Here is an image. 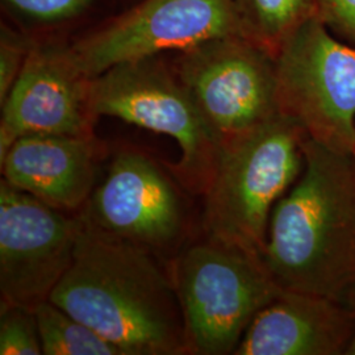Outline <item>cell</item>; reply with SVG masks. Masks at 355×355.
I'll return each mask as SVG.
<instances>
[{"instance_id": "cell-1", "label": "cell", "mask_w": 355, "mask_h": 355, "mask_svg": "<svg viewBox=\"0 0 355 355\" xmlns=\"http://www.w3.org/2000/svg\"><path fill=\"white\" fill-rule=\"evenodd\" d=\"M49 300L124 355L189 354L168 261L85 221L73 265Z\"/></svg>"}, {"instance_id": "cell-2", "label": "cell", "mask_w": 355, "mask_h": 355, "mask_svg": "<svg viewBox=\"0 0 355 355\" xmlns=\"http://www.w3.org/2000/svg\"><path fill=\"white\" fill-rule=\"evenodd\" d=\"M304 154L303 173L272 209L263 262L282 291L355 313V155L308 136Z\"/></svg>"}, {"instance_id": "cell-3", "label": "cell", "mask_w": 355, "mask_h": 355, "mask_svg": "<svg viewBox=\"0 0 355 355\" xmlns=\"http://www.w3.org/2000/svg\"><path fill=\"white\" fill-rule=\"evenodd\" d=\"M304 129L277 114L221 144L215 178L204 193V237L263 258L272 209L303 173Z\"/></svg>"}, {"instance_id": "cell-4", "label": "cell", "mask_w": 355, "mask_h": 355, "mask_svg": "<svg viewBox=\"0 0 355 355\" xmlns=\"http://www.w3.org/2000/svg\"><path fill=\"white\" fill-rule=\"evenodd\" d=\"M96 119L116 117L177 141L180 157L170 170L192 196H204L220 159L221 142L173 64L161 55L116 64L89 80Z\"/></svg>"}, {"instance_id": "cell-5", "label": "cell", "mask_w": 355, "mask_h": 355, "mask_svg": "<svg viewBox=\"0 0 355 355\" xmlns=\"http://www.w3.org/2000/svg\"><path fill=\"white\" fill-rule=\"evenodd\" d=\"M192 355L234 354L258 312L279 295L263 258L204 237L168 261Z\"/></svg>"}, {"instance_id": "cell-6", "label": "cell", "mask_w": 355, "mask_h": 355, "mask_svg": "<svg viewBox=\"0 0 355 355\" xmlns=\"http://www.w3.org/2000/svg\"><path fill=\"white\" fill-rule=\"evenodd\" d=\"M275 64L280 114L320 145L355 155V45L313 16L284 44Z\"/></svg>"}, {"instance_id": "cell-7", "label": "cell", "mask_w": 355, "mask_h": 355, "mask_svg": "<svg viewBox=\"0 0 355 355\" xmlns=\"http://www.w3.org/2000/svg\"><path fill=\"white\" fill-rule=\"evenodd\" d=\"M186 193L173 171L153 155L123 148L79 216L104 233L170 261L190 234Z\"/></svg>"}, {"instance_id": "cell-8", "label": "cell", "mask_w": 355, "mask_h": 355, "mask_svg": "<svg viewBox=\"0 0 355 355\" xmlns=\"http://www.w3.org/2000/svg\"><path fill=\"white\" fill-rule=\"evenodd\" d=\"M173 66L221 144L280 114L275 58L240 35L178 51Z\"/></svg>"}, {"instance_id": "cell-9", "label": "cell", "mask_w": 355, "mask_h": 355, "mask_svg": "<svg viewBox=\"0 0 355 355\" xmlns=\"http://www.w3.org/2000/svg\"><path fill=\"white\" fill-rule=\"evenodd\" d=\"M232 35L241 36L232 0H142L69 49L91 79L116 64Z\"/></svg>"}, {"instance_id": "cell-10", "label": "cell", "mask_w": 355, "mask_h": 355, "mask_svg": "<svg viewBox=\"0 0 355 355\" xmlns=\"http://www.w3.org/2000/svg\"><path fill=\"white\" fill-rule=\"evenodd\" d=\"M83 221L0 182V304L35 309L73 265Z\"/></svg>"}, {"instance_id": "cell-11", "label": "cell", "mask_w": 355, "mask_h": 355, "mask_svg": "<svg viewBox=\"0 0 355 355\" xmlns=\"http://www.w3.org/2000/svg\"><path fill=\"white\" fill-rule=\"evenodd\" d=\"M89 80L69 46L35 44L1 104L0 159L26 135L95 136Z\"/></svg>"}, {"instance_id": "cell-12", "label": "cell", "mask_w": 355, "mask_h": 355, "mask_svg": "<svg viewBox=\"0 0 355 355\" xmlns=\"http://www.w3.org/2000/svg\"><path fill=\"white\" fill-rule=\"evenodd\" d=\"M107 146L96 136L26 135L0 159L3 178L53 208L79 214L96 187Z\"/></svg>"}, {"instance_id": "cell-13", "label": "cell", "mask_w": 355, "mask_h": 355, "mask_svg": "<svg viewBox=\"0 0 355 355\" xmlns=\"http://www.w3.org/2000/svg\"><path fill=\"white\" fill-rule=\"evenodd\" d=\"M355 313L305 292L280 291L254 318L236 355H346Z\"/></svg>"}, {"instance_id": "cell-14", "label": "cell", "mask_w": 355, "mask_h": 355, "mask_svg": "<svg viewBox=\"0 0 355 355\" xmlns=\"http://www.w3.org/2000/svg\"><path fill=\"white\" fill-rule=\"evenodd\" d=\"M242 37L277 57L296 31L315 16L316 0H232Z\"/></svg>"}, {"instance_id": "cell-15", "label": "cell", "mask_w": 355, "mask_h": 355, "mask_svg": "<svg viewBox=\"0 0 355 355\" xmlns=\"http://www.w3.org/2000/svg\"><path fill=\"white\" fill-rule=\"evenodd\" d=\"M45 355H124L96 330L46 300L35 308Z\"/></svg>"}, {"instance_id": "cell-16", "label": "cell", "mask_w": 355, "mask_h": 355, "mask_svg": "<svg viewBox=\"0 0 355 355\" xmlns=\"http://www.w3.org/2000/svg\"><path fill=\"white\" fill-rule=\"evenodd\" d=\"M36 312L23 305L0 304V355H41Z\"/></svg>"}, {"instance_id": "cell-17", "label": "cell", "mask_w": 355, "mask_h": 355, "mask_svg": "<svg viewBox=\"0 0 355 355\" xmlns=\"http://www.w3.org/2000/svg\"><path fill=\"white\" fill-rule=\"evenodd\" d=\"M32 44L23 35L11 28L1 26L0 32V105L6 102L16 79L26 64V57L33 49Z\"/></svg>"}, {"instance_id": "cell-18", "label": "cell", "mask_w": 355, "mask_h": 355, "mask_svg": "<svg viewBox=\"0 0 355 355\" xmlns=\"http://www.w3.org/2000/svg\"><path fill=\"white\" fill-rule=\"evenodd\" d=\"M315 16L336 37L355 45V0H316Z\"/></svg>"}, {"instance_id": "cell-19", "label": "cell", "mask_w": 355, "mask_h": 355, "mask_svg": "<svg viewBox=\"0 0 355 355\" xmlns=\"http://www.w3.org/2000/svg\"><path fill=\"white\" fill-rule=\"evenodd\" d=\"M15 11L40 21L73 17L87 8L91 0H3Z\"/></svg>"}, {"instance_id": "cell-20", "label": "cell", "mask_w": 355, "mask_h": 355, "mask_svg": "<svg viewBox=\"0 0 355 355\" xmlns=\"http://www.w3.org/2000/svg\"><path fill=\"white\" fill-rule=\"evenodd\" d=\"M346 355H355V330L353 340H352V343L349 345V349H347V352H346Z\"/></svg>"}]
</instances>
